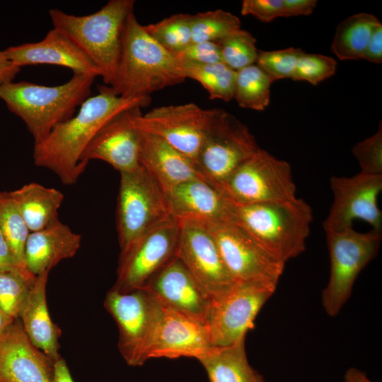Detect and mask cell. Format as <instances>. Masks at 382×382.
<instances>
[{"mask_svg":"<svg viewBox=\"0 0 382 382\" xmlns=\"http://www.w3.org/2000/svg\"><path fill=\"white\" fill-rule=\"evenodd\" d=\"M14 270L20 272L12 257L9 247L0 228V271H8Z\"/></svg>","mask_w":382,"mask_h":382,"instance_id":"44","label":"cell"},{"mask_svg":"<svg viewBox=\"0 0 382 382\" xmlns=\"http://www.w3.org/2000/svg\"><path fill=\"white\" fill-rule=\"evenodd\" d=\"M219 44L222 62L235 71H238L256 62L258 51L256 39L241 28L216 42Z\"/></svg>","mask_w":382,"mask_h":382,"instance_id":"34","label":"cell"},{"mask_svg":"<svg viewBox=\"0 0 382 382\" xmlns=\"http://www.w3.org/2000/svg\"><path fill=\"white\" fill-rule=\"evenodd\" d=\"M204 224L214 238L224 263L236 282L277 285L284 269V262L236 223Z\"/></svg>","mask_w":382,"mask_h":382,"instance_id":"11","label":"cell"},{"mask_svg":"<svg viewBox=\"0 0 382 382\" xmlns=\"http://www.w3.org/2000/svg\"><path fill=\"white\" fill-rule=\"evenodd\" d=\"M14 320L0 307V337L9 328Z\"/></svg>","mask_w":382,"mask_h":382,"instance_id":"47","label":"cell"},{"mask_svg":"<svg viewBox=\"0 0 382 382\" xmlns=\"http://www.w3.org/2000/svg\"><path fill=\"white\" fill-rule=\"evenodd\" d=\"M98 94L88 98L76 115L57 125L42 141L35 144L36 166L54 172L67 185L75 184L86 166L81 162L84 150L98 132L119 113L134 108H144L151 96L125 98L110 86H98Z\"/></svg>","mask_w":382,"mask_h":382,"instance_id":"1","label":"cell"},{"mask_svg":"<svg viewBox=\"0 0 382 382\" xmlns=\"http://www.w3.org/2000/svg\"><path fill=\"white\" fill-rule=\"evenodd\" d=\"M81 236L60 221L42 230L31 232L28 238L25 258L28 270L37 276L75 255Z\"/></svg>","mask_w":382,"mask_h":382,"instance_id":"24","label":"cell"},{"mask_svg":"<svg viewBox=\"0 0 382 382\" xmlns=\"http://www.w3.org/2000/svg\"><path fill=\"white\" fill-rule=\"evenodd\" d=\"M96 77L73 74L67 82L54 86L12 81L0 85V98L24 122L37 144L57 125L74 116L76 107L90 97Z\"/></svg>","mask_w":382,"mask_h":382,"instance_id":"3","label":"cell"},{"mask_svg":"<svg viewBox=\"0 0 382 382\" xmlns=\"http://www.w3.org/2000/svg\"><path fill=\"white\" fill-rule=\"evenodd\" d=\"M141 289L161 306L204 320L210 297L176 255Z\"/></svg>","mask_w":382,"mask_h":382,"instance_id":"19","label":"cell"},{"mask_svg":"<svg viewBox=\"0 0 382 382\" xmlns=\"http://www.w3.org/2000/svg\"><path fill=\"white\" fill-rule=\"evenodd\" d=\"M330 260V274L322 292V304L332 317L337 315L349 298L360 272L378 253L381 232L356 231L353 227L325 231Z\"/></svg>","mask_w":382,"mask_h":382,"instance_id":"6","label":"cell"},{"mask_svg":"<svg viewBox=\"0 0 382 382\" xmlns=\"http://www.w3.org/2000/svg\"><path fill=\"white\" fill-rule=\"evenodd\" d=\"M380 24V21L371 13L349 16L336 28L331 45L332 52L340 60L361 59L374 30Z\"/></svg>","mask_w":382,"mask_h":382,"instance_id":"28","label":"cell"},{"mask_svg":"<svg viewBox=\"0 0 382 382\" xmlns=\"http://www.w3.org/2000/svg\"><path fill=\"white\" fill-rule=\"evenodd\" d=\"M198 360L210 382H264L248 361L245 338L230 346L213 347Z\"/></svg>","mask_w":382,"mask_h":382,"instance_id":"27","label":"cell"},{"mask_svg":"<svg viewBox=\"0 0 382 382\" xmlns=\"http://www.w3.org/2000/svg\"><path fill=\"white\" fill-rule=\"evenodd\" d=\"M138 130L140 165L164 193L184 182L204 180L192 160L158 136Z\"/></svg>","mask_w":382,"mask_h":382,"instance_id":"23","label":"cell"},{"mask_svg":"<svg viewBox=\"0 0 382 382\" xmlns=\"http://www.w3.org/2000/svg\"><path fill=\"white\" fill-rule=\"evenodd\" d=\"M330 183L333 202L323 224L325 231L352 228L357 219L366 221L375 231H382V214L377 203L382 175L359 173L352 177L332 176Z\"/></svg>","mask_w":382,"mask_h":382,"instance_id":"15","label":"cell"},{"mask_svg":"<svg viewBox=\"0 0 382 382\" xmlns=\"http://www.w3.org/2000/svg\"><path fill=\"white\" fill-rule=\"evenodd\" d=\"M304 52L301 48L289 47L274 51H258L255 64L273 81L292 79L299 57Z\"/></svg>","mask_w":382,"mask_h":382,"instance_id":"36","label":"cell"},{"mask_svg":"<svg viewBox=\"0 0 382 382\" xmlns=\"http://www.w3.org/2000/svg\"><path fill=\"white\" fill-rule=\"evenodd\" d=\"M14 65L51 64L67 67L73 74L100 76L91 59L64 31L53 28L40 41L11 46L3 50Z\"/></svg>","mask_w":382,"mask_h":382,"instance_id":"22","label":"cell"},{"mask_svg":"<svg viewBox=\"0 0 382 382\" xmlns=\"http://www.w3.org/2000/svg\"><path fill=\"white\" fill-rule=\"evenodd\" d=\"M0 228L17 267L30 282L34 283L36 276L28 270L25 258V245L30 232L10 192H0Z\"/></svg>","mask_w":382,"mask_h":382,"instance_id":"29","label":"cell"},{"mask_svg":"<svg viewBox=\"0 0 382 382\" xmlns=\"http://www.w3.org/2000/svg\"><path fill=\"white\" fill-rule=\"evenodd\" d=\"M337 65L336 60L331 57L303 52L297 62L292 79L317 85L334 75Z\"/></svg>","mask_w":382,"mask_h":382,"instance_id":"37","label":"cell"},{"mask_svg":"<svg viewBox=\"0 0 382 382\" xmlns=\"http://www.w3.org/2000/svg\"><path fill=\"white\" fill-rule=\"evenodd\" d=\"M34 283L18 270L0 271V307L13 319L19 318Z\"/></svg>","mask_w":382,"mask_h":382,"instance_id":"35","label":"cell"},{"mask_svg":"<svg viewBox=\"0 0 382 382\" xmlns=\"http://www.w3.org/2000/svg\"><path fill=\"white\" fill-rule=\"evenodd\" d=\"M234 223L286 263L306 250L313 221L303 199L238 205L233 203Z\"/></svg>","mask_w":382,"mask_h":382,"instance_id":"5","label":"cell"},{"mask_svg":"<svg viewBox=\"0 0 382 382\" xmlns=\"http://www.w3.org/2000/svg\"><path fill=\"white\" fill-rule=\"evenodd\" d=\"M171 216L204 223H234L233 202L225 192L204 180L184 182L165 192Z\"/></svg>","mask_w":382,"mask_h":382,"instance_id":"21","label":"cell"},{"mask_svg":"<svg viewBox=\"0 0 382 382\" xmlns=\"http://www.w3.org/2000/svg\"><path fill=\"white\" fill-rule=\"evenodd\" d=\"M144 28L153 39L173 54L192 42L191 14H174Z\"/></svg>","mask_w":382,"mask_h":382,"instance_id":"32","label":"cell"},{"mask_svg":"<svg viewBox=\"0 0 382 382\" xmlns=\"http://www.w3.org/2000/svg\"><path fill=\"white\" fill-rule=\"evenodd\" d=\"M375 64L382 62V24L378 25L374 30L362 58Z\"/></svg>","mask_w":382,"mask_h":382,"instance_id":"41","label":"cell"},{"mask_svg":"<svg viewBox=\"0 0 382 382\" xmlns=\"http://www.w3.org/2000/svg\"><path fill=\"white\" fill-rule=\"evenodd\" d=\"M134 0H110L99 11L86 16L49 11L54 28L66 33L91 59L105 85L112 83L121 53L128 16L134 12Z\"/></svg>","mask_w":382,"mask_h":382,"instance_id":"4","label":"cell"},{"mask_svg":"<svg viewBox=\"0 0 382 382\" xmlns=\"http://www.w3.org/2000/svg\"><path fill=\"white\" fill-rule=\"evenodd\" d=\"M50 271L36 276L20 319L32 343L54 362L60 357V328L52 322L47 305L46 285Z\"/></svg>","mask_w":382,"mask_h":382,"instance_id":"25","label":"cell"},{"mask_svg":"<svg viewBox=\"0 0 382 382\" xmlns=\"http://www.w3.org/2000/svg\"><path fill=\"white\" fill-rule=\"evenodd\" d=\"M260 149L248 127L221 109L195 164L204 180L223 190L233 172Z\"/></svg>","mask_w":382,"mask_h":382,"instance_id":"9","label":"cell"},{"mask_svg":"<svg viewBox=\"0 0 382 382\" xmlns=\"http://www.w3.org/2000/svg\"><path fill=\"white\" fill-rule=\"evenodd\" d=\"M213 347L204 320L161 306L144 360L179 357L199 359Z\"/></svg>","mask_w":382,"mask_h":382,"instance_id":"17","label":"cell"},{"mask_svg":"<svg viewBox=\"0 0 382 382\" xmlns=\"http://www.w3.org/2000/svg\"><path fill=\"white\" fill-rule=\"evenodd\" d=\"M53 382H74L67 364L61 357L54 362Z\"/></svg>","mask_w":382,"mask_h":382,"instance_id":"45","label":"cell"},{"mask_svg":"<svg viewBox=\"0 0 382 382\" xmlns=\"http://www.w3.org/2000/svg\"><path fill=\"white\" fill-rule=\"evenodd\" d=\"M221 108L204 109L193 103L163 105L134 119L135 127L163 139L195 163Z\"/></svg>","mask_w":382,"mask_h":382,"instance_id":"12","label":"cell"},{"mask_svg":"<svg viewBox=\"0 0 382 382\" xmlns=\"http://www.w3.org/2000/svg\"><path fill=\"white\" fill-rule=\"evenodd\" d=\"M178 221L170 218L154 227L121 252L117 279L110 289L126 293L141 289L176 255Z\"/></svg>","mask_w":382,"mask_h":382,"instance_id":"13","label":"cell"},{"mask_svg":"<svg viewBox=\"0 0 382 382\" xmlns=\"http://www.w3.org/2000/svg\"><path fill=\"white\" fill-rule=\"evenodd\" d=\"M273 81L255 64L236 71L233 99L243 108L264 110L270 100Z\"/></svg>","mask_w":382,"mask_h":382,"instance_id":"31","label":"cell"},{"mask_svg":"<svg viewBox=\"0 0 382 382\" xmlns=\"http://www.w3.org/2000/svg\"><path fill=\"white\" fill-rule=\"evenodd\" d=\"M178 221L180 235L176 256L210 299L230 289L236 282L227 270L207 225L195 220Z\"/></svg>","mask_w":382,"mask_h":382,"instance_id":"16","label":"cell"},{"mask_svg":"<svg viewBox=\"0 0 382 382\" xmlns=\"http://www.w3.org/2000/svg\"><path fill=\"white\" fill-rule=\"evenodd\" d=\"M20 71L21 68L14 65L4 52L0 51V85L12 82Z\"/></svg>","mask_w":382,"mask_h":382,"instance_id":"43","label":"cell"},{"mask_svg":"<svg viewBox=\"0 0 382 382\" xmlns=\"http://www.w3.org/2000/svg\"><path fill=\"white\" fill-rule=\"evenodd\" d=\"M223 190L238 205L283 202L296 197L290 164L262 149L233 172Z\"/></svg>","mask_w":382,"mask_h":382,"instance_id":"10","label":"cell"},{"mask_svg":"<svg viewBox=\"0 0 382 382\" xmlns=\"http://www.w3.org/2000/svg\"><path fill=\"white\" fill-rule=\"evenodd\" d=\"M316 4V0H283V17L310 15Z\"/></svg>","mask_w":382,"mask_h":382,"instance_id":"42","label":"cell"},{"mask_svg":"<svg viewBox=\"0 0 382 382\" xmlns=\"http://www.w3.org/2000/svg\"><path fill=\"white\" fill-rule=\"evenodd\" d=\"M173 54L181 64H208L222 62L220 47L216 42H192Z\"/></svg>","mask_w":382,"mask_h":382,"instance_id":"39","label":"cell"},{"mask_svg":"<svg viewBox=\"0 0 382 382\" xmlns=\"http://www.w3.org/2000/svg\"><path fill=\"white\" fill-rule=\"evenodd\" d=\"M240 28L238 17L221 9L192 15V42H218Z\"/></svg>","mask_w":382,"mask_h":382,"instance_id":"33","label":"cell"},{"mask_svg":"<svg viewBox=\"0 0 382 382\" xmlns=\"http://www.w3.org/2000/svg\"><path fill=\"white\" fill-rule=\"evenodd\" d=\"M343 382H372L366 374L354 367L349 368L344 376Z\"/></svg>","mask_w":382,"mask_h":382,"instance_id":"46","label":"cell"},{"mask_svg":"<svg viewBox=\"0 0 382 382\" xmlns=\"http://www.w3.org/2000/svg\"><path fill=\"white\" fill-rule=\"evenodd\" d=\"M352 154L357 159L361 172L370 175H382V126L372 136L356 144Z\"/></svg>","mask_w":382,"mask_h":382,"instance_id":"38","label":"cell"},{"mask_svg":"<svg viewBox=\"0 0 382 382\" xmlns=\"http://www.w3.org/2000/svg\"><path fill=\"white\" fill-rule=\"evenodd\" d=\"M116 216L121 252L154 227L173 218L165 193L141 165L120 173Z\"/></svg>","mask_w":382,"mask_h":382,"instance_id":"7","label":"cell"},{"mask_svg":"<svg viewBox=\"0 0 382 382\" xmlns=\"http://www.w3.org/2000/svg\"><path fill=\"white\" fill-rule=\"evenodd\" d=\"M276 287L261 282H236L228 291L211 298L204 322L212 346L227 347L245 338Z\"/></svg>","mask_w":382,"mask_h":382,"instance_id":"8","label":"cell"},{"mask_svg":"<svg viewBox=\"0 0 382 382\" xmlns=\"http://www.w3.org/2000/svg\"><path fill=\"white\" fill-rule=\"evenodd\" d=\"M10 195L30 233L59 221L58 209L64 199V195L59 190L30 183L11 191Z\"/></svg>","mask_w":382,"mask_h":382,"instance_id":"26","label":"cell"},{"mask_svg":"<svg viewBox=\"0 0 382 382\" xmlns=\"http://www.w3.org/2000/svg\"><path fill=\"white\" fill-rule=\"evenodd\" d=\"M104 307L119 330V350L132 366L145 362L144 355L157 320L160 304L144 289L120 293L110 289Z\"/></svg>","mask_w":382,"mask_h":382,"instance_id":"14","label":"cell"},{"mask_svg":"<svg viewBox=\"0 0 382 382\" xmlns=\"http://www.w3.org/2000/svg\"><path fill=\"white\" fill-rule=\"evenodd\" d=\"M54 361L35 347L20 318L0 337V382H53Z\"/></svg>","mask_w":382,"mask_h":382,"instance_id":"20","label":"cell"},{"mask_svg":"<svg viewBox=\"0 0 382 382\" xmlns=\"http://www.w3.org/2000/svg\"><path fill=\"white\" fill-rule=\"evenodd\" d=\"M182 65L185 78L199 82L209 93L210 100L228 102L233 99L236 71L223 62L184 63Z\"/></svg>","mask_w":382,"mask_h":382,"instance_id":"30","label":"cell"},{"mask_svg":"<svg viewBox=\"0 0 382 382\" xmlns=\"http://www.w3.org/2000/svg\"><path fill=\"white\" fill-rule=\"evenodd\" d=\"M141 108L125 110L108 122L91 141L81 157L87 166L89 161H103L120 173L140 166L139 130L134 124Z\"/></svg>","mask_w":382,"mask_h":382,"instance_id":"18","label":"cell"},{"mask_svg":"<svg viewBox=\"0 0 382 382\" xmlns=\"http://www.w3.org/2000/svg\"><path fill=\"white\" fill-rule=\"evenodd\" d=\"M186 79L183 65L146 31L134 12L127 18L120 60L110 86L125 98L151 96Z\"/></svg>","mask_w":382,"mask_h":382,"instance_id":"2","label":"cell"},{"mask_svg":"<svg viewBox=\"0 0 382 382\" xmlns=\"http://www.w3.org/2000/svg\"><path fill=\"white\" fill-rule=\"evenodd\" d=\"M241 13L251 15L260 21L268 23L283 17V0H243Z\"/></svg>","mask_w":382,"mask_h":382,"instance_id":"40","label":"cell"}]
</instances>
